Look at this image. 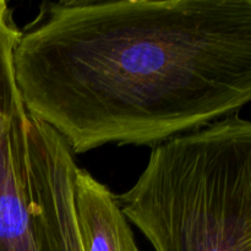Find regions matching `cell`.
Returning a JSON list of instances; mask_svg holds the SVG:
<instances>
[{
	"instance_id": "1",
	"label": "cell",
	"mask_w": 251,
	"mask_h": 251,
	"mask_svg": "<svg viewBox=\"0 0 251 251\" xmlns=\"http://www.w3.org/2000/svg\"><path fill=\"white\" fill-rule=\"evenodd\" d=\"M27 113L75 154L154 147L251 100V0H60L20 29Z\"/></svg>"
},
{
	"instance_id": "2",
	"label": "cell",
	"mask_w": 251,
	"mask_h": 251,
	"mask_svg": "<svg viewBox=\"0 0 251 251\" xmlns=\"http://www.w3.org/2000/svg\"><path fill=\"white\" fill-rule=\"evenodd\" d=\"M156 251H251V123L239 114L152 149L117 196Z\"/></svg>"
},
{
	"instance_id": "3",
	"label": "cell",
	"mask_w": 251,
	"mask_h": 251,
	"mask_svg": "<svg viewBox=\"0 0 251 251\" xmlns=\"http://www.w3.org/2000/svg\"><path fill=\"white\" fill-rule=\"evenodd\" d=\"M20 34L0 0V251H43L33 230L28 191V113L15 82L12 51Z\"/></svg>"
},
{
	"instance_id": "4",
	"label": "cell",
	"mask_w": 251,
	"mask_h": 251,
	"mask_svg": "<svg viewBox=\"0 0 251 251\" xmlns=\"http://www.w3.org/2000/svg\"><path fill=\"white\" fill-rule=\"evenodd\" d=\"M73 194L83 251H140L129 221L107 185L77 166Z\"/></svg>"
},
{
	"instance_id": "5",
	"label": "cell",
	"mask_w": 251,
	"mask_h": 251,
	"mask_svg": "<svg viewBox=\"0 0 251 251\" xmlns=\"http://www.w3.org/2000/svg\"><path fill=\"white\" fill-rule=\"evenodd\" d=\"M74 169L59 167L33 183L31 200L34 215L61 251H83L75 215Z\"/></svg>"
}]
</instances>
